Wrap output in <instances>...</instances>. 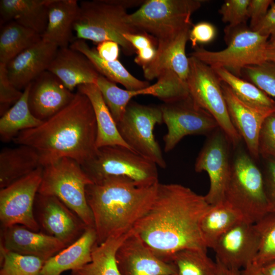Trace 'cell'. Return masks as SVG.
Returning <instances> with one entry per match:
<instances>
[{"instance_id":"cell-50","label":"cell","mask_w":275,"mask_h":275,"mask_svg":"<svg viewBox=\"0 0 275 275\" xmlns=\"http://www.w3.org/2000/svg\"><path fill=\"white\" fill-rule=\"evenodd\" d=\"M240 275H265L263 272L261 267L253 262L250 263L240 270Z\"/></svg>"},{"instance_id":"cell-9","label":"cell","mask_w":275,"mask_h":275,"mask_svg":"<svg viewBox=\"0 0 275 275\" xmlns=\"http://www.w3.org/2000/svg\"><path fill=\"white\" fill-rule=\"evenodd\" d=\"M81 167L93 183L115 176L129 178L141 186L159 183L155 163L121 146L98 148L94 157Z\"/></svg>"},{"instance_id":"cell-7","label":"cell","mask_w":275,"mask_h":275,"mask_svg":"<svg viewBox=\"0 0 275 275\" xmlns=\"http://www.w3.org/2000/svg\"><path fill=\"white\" fill-rule=\"evenodd\" d=\"M203 1L148 0L128 14L129 23L157 42L170 40L191 26V16Z\"/></svg>"},{"instance_id":"cell-15","label":"cell","mask_w":275,"mask_h":275,"mask_svg":"<svg viewBox=\"0 0 275 275\" xmlns=\"http://www.w3.org/2000/svg\"><path fill=\"white\" fill-rule=\"evenodd\" d=\"M35 210L40 228L67 246L76 241L88 227L73 211L53 196L37 194Z\"/></svg>"},{"instance_id":"cell-26","label":"cell","mask_w":275,"mask_h":275,"mask_svg":"<svg viewBox=\"0 0 275 275\" xmlns=\"http://www.w3.org/2000/svg\"><path fill=\"white\" fill-rule=\"evenodd\" d=\"M49 0H1V22H15L41 36L48 22Z\"/></svg>"},{"instance_id":"cell-54","label":"cell","mask_w":275,"mask_h":275,"mask_svg":"<svg viewBox=\"0 0 275 275\" xmlns=\"http://www.w3.org/2000/svg\"><path fill=\"white\" fill-rule=\"evenodd\" d=\"M274 63H275V62H274Z\"/></svg>"},{"instance_id":"cell-17","label":"cell","mask_w":275,"mask_h":275,"mask_svg":"<svg viewBox=\"0 0 275 275\" xmlns=\"http://www.w3.org/2000/svg\"><path fill=\"white\" fill-rule=\"evenodd\" d=\"M116 258L122 275H178L173 263L158 257L132 231L119 246Z\"/></svg>"},{"instance_id":"cell-41","label":"cell","mask_w":275,"mask_h":275,"mask_svg":"<svg viewBox=\"0 0 275 275\" xmlns=\"http://www.w3.org/2000/svg\"><path fill=\"white\" fill-rule=\"evenodd\" d=\"M250 0H226L219 13L222 21L228 23L225 32H228L245 24L249 19L248 7Z\"/></svg>"},{"instance_id":"cell-32","label":"cell","mask_w":275,"mask_h":275,"mask_svg":"<svg viewBox=\"0 0 275 275\" xmlns=\"http://www.w3.org/2000/svg\"><path fill=\"white\" fill-rule=\"evenodd\" d=\"M241 221V215L224 202L210 206L203 216L200 230L207 247L212 248L217 240Z\"/></svg>"},{"instance_id":"cell-42","label":"cell","mask_w":275,"mask_h":275,"mask_svg":"<svg viewBox=\"0 0 275 275\" xmlns=\"http://www.w3.org/2000/svg\"><path fill=\"white\" fill-rule=\"evenodd\" d=\"M124 37L136 51L134 62L137 64L143 67L154 59L157 48L152 38L148 34L144 32L127 33L124 34Z\"/></svg>"},{"instance_id":"cell-33","label":"cell","mask_w":275,"mask_h":275,"mask_svg":"<svg viewBox=\"0 0 275 275\" xmlns=\"http://www.w3.org/2000/svg\"><path fill=\"white\" fill-rule=\"evenodd\" d=\"M130 232L123 236L109 238L100 244L96 243L92 249L91 261L81 268L72 271V275H122L116 255Z\"/></svg>"},{"instance_id":"cell-25","label":"cell","mask_w":275,"mask_h":275,"mask_svg":"<svg viewBox=\"0 0 275 275\" xmlns=\"http://www.w3.org/2000/svg\"><path fill=\"white\" fill-rule=\"evenodd\" d=\"M48 7V22L42 40L59 48L69 47L79 3L76 0H49Z\"/></svg>"},{"instance_id":"cell-2","label":"cell","mask_w":275,"mask_h":275,"mask_svg":"<svg viewBox=\"0 0 275 275\" xmlns=\"http://www.w3.org/2000/svg\"><path fill=\"white\" fill-rule=\"evenodd\" d=\"M97 125L88 98L77 91L65 107L39 126L20 132L13 140L40 154L42 166L62 158L81 166L95 155Z\"/></svg>"},{"instance_id":"cell-10","label":"cell","mask_w":275,"mask_h":275,"mask_svg":"<svg viewBox=\"0 0 275 275\" xmlns=\"http://www.w3.org/2000/svg\"><path fill=\"white\" fill-rule=\"evenodd\" d=\"M188 61L189 72L186 82L189 96L195 104L214 118L228 140L235 147L241 138L231 120L221 81L207 65L192 56Z\"/></svg>"},{"instance_id":"cell-40","label":"cell","mask_w":275,"mask_h":275,"mask_svg":"<svg viewBox=\"0 0 275 275\" xmlns=\"http://www.w3.org/2000/svg\"><path fill=\"white\" fill-rule=\"evenodd\" d=\"M242 73L252 83L275 98V63L266 61L260 65L248 66Z\"/></svg>"},{"instance_id":"cell-51","label":"cell","mask_w":275,"mask_h":275,"mask_svg":"<svg viewBox=\"0 0 275 275\" xmlns=\"http://www.w3.org/2000/svg\"><path fill=\"white\" fill-rule=\"evenodd\" d=\"M216 262L217 267L216 275H240V270L231 269L217 261Z\"/></svg>"},{"instance_id":"cell-47","label":"cell","mask_w":275,"mask_h":275,"mask_svg":"<svg viewBox=\"0 0 275 275\" xmlns=\"http://www.w3.org/2000/svg\"><path fill=\"white\" fill-rule=\"evenodd\" d=\"M252 30L270 36L269 40H275V1H272L265 16Z\"/></svg>"},{"instance_id":"cell-49","label":"cell","mask_w":275,"mask_h":275,"mask_svg":"<svg viewBox=\"0 0 275 275\" xmlns=\"http://www.w3.org/2000/svg\"><path fill=\"white\" fill-rule=\"evenodd\" d=\"M119 46L115 41L107 40L98 43L96 50L102 59L106 61H114L118 60Z\"/></svg>"},{"instance_id":"cell-30","label":"cell","mask_w":275,"mask_h":275,"mask_svg":"<svg viewBox=\"0 0 275 275\" xmlns=\"http://www.w3.org/2000/svg\"><path fill=\"white\" fill-rule=\"evenodd\" d=\"M213 69L219 80L229 86L246 105L267 115L275 112V101L256 85L240 78L225 68Z\"/></svg>"},{"instance_id":"cell-39","label":"cell","mask_w":275,"mask_h":275,"mask_svg":"<svg viewBox=\"0 0 275 275\" xmlns=\"http://www.w3.org/2000/svg\"><path fill=\"white\" fill-rule=\"evenodd\" d=\"M259 238L253 263L259 266L275 260V212H269L254 224Z\"/></svg>"},{"instance_id":"cell-20","label":"cell","mask_w":275,"mask_h":275,"mask_svg":"<svg viewBox=\"0 0 275 275\" xmlns=\"http://www.w3.org/2000/svg\"><path fill=\"white\" fill-rule=\"evenodd\" d=\"M59 48L41 40L27 48L7 65L9 79L23 91L41 73L47 71Z\"/></svg>"},{"instance_id":"cell-13","label":"cell","mask_w":275,"mask_h":275,"mask_svg":"<svg viewBox=\"0 0 275 275\" xmlns=\"http://www.w3.org/2000/svg\"><path fill=\"white\" fill-rule=\"evenodd\" d=\"M163 123L167 127L163 136L164 151H172L188 135L207 134L217 129L218 125L207 112L198 106L190 97L161 106Z\"/></svg>"},{"instance_id":"cell-24","label":"cell","mask_w":275,"mask_h":275,"mask_svg":"<svg viewBox=\"0 0 275 275\" xmlns=\"http://www.w3.org/2000/svg\"><path fill=\"white\" fill-rule=\"evenodd\" d=\"M97 235L93 227H87L74 242L46 260L40 275H61L65 271L78 269L91 261Z\"/></svg>"},{"instance_id":"cell-8","label":"cell","mask_w":275,"mask_h":275,"mask_svg":"<svg viewBox=\"0 0 275 275\" xmlns=\"http://www.w3.org/2000/svg\"><path fill=\"white\" fill-rule=\"evenodd\" d=\"M226 34L228 45L225 49L213 51L197 46L190 56L213 69L224 68L238 76L245 67L267 61L268 36L241 26Z\"/></svg>"},{"instance_id":"cell-36","label":"cell","mask_w":275,"mask_h":275,"mask_svg":"<svg viewBox=\"0 0 275 275\" xmlns=\"http://www.w3.org/2000/svg\"><path fill=\"white\" fill-rule=\"evenodd\" d=\"M156 82L136 91L137 96L149 95L156 97L163 103H169L185 99L189 96L186 81L171 71L163 72Z\"/></svg>"},{"instance_id":"cell-28","label":"cell","mask_w":275,"mask_h":275,"mask_svg":"<svg viewBox=\"0 0 275 275\" xmlns=\"http://www.w3.org/2000/svg\"><path fill=\"white\" fill-rule=\"evenodd\" d=\"M77 88V91L88 98L93 107L97 125V148L121 146L131 149L121 137L98 87L91 84L82 85Z\"/></svg>"},{"instance_id":"cell-38","label":"cell","mask_w":275,"mask_h":275,"mask_svg":"<svg viewBox=\"0 0 275 275\" xmlns=\"http://www.w3.org/2000/svg\"><path fill=\"white\" fill-rule=\"evenodd\" d=\"M45 262L38 257L19 254L1 248L0 275H40Z\"/></svg>"},{"instance_id":"cell-3","label":"cell","mask_w":275,"mask_h":275,"mask_svg":"<svg viewBox=\"0 0 275 275\" xmlns=\"http://www.w3.org/2000/svg\"><path fill=\"white\" fill-rule=\"evenodd\" d=\"M158 183L141 186L129 178L115 176L88 185L86 197L93 216L96 244L131 232L151 207Z\"/></svg>"},{"instance_id":"cell-35","label":"cell","mask_w":275,"mask_h":275,"mask_svg":"<svg viewBox=\"0 0 275 275\" xmlns=\"http://www.w3.org/2000/svg\"><path fill=\"white\" fill-rule=\"evenodd\" d=\"M206 251L185 249L173 254L169 262L173 263L178 275H216L217 263L207 255Z\"/></svg>"},{"instance_id":"cell-29","label":"cell","mask_w":275,"mask_h":275,"mask_svg":"<svg viewBox=\"0 0 275 275\" xmlns=\"http://www.w3.org/2000/svg\"><path fill=\"white\" fill-rule=\"evenodd\" d=\"M69 47L85 55L99 74L108 80L119 83L126 90L134 91L148 87V82L136 78L118 60L109 61L102 59L94 48H91L85 40L76 39Z\"/></svg>"},{"instance_id":"cell-27","label":"cell","mask_w":275,"mask_h":275,"mask_svg":"<svg viewBox=\"0 0 275 275\" xmlns=\"http://www.w3.org/2000/svg\"><path fill=\"white\" fill-rule=\"evenodd\" d=\"M42 167L39 152L34 148L18 145L4 148L0 153V187H6Z\"/></svg>"},{"instance_id":"cell-14","label":"cell","mask_w":275,"mask_h":275,"mask_svg":"<svg viewBox=\"0 0 275 275\" xmlns=\"http://www.w3.org/2000/svg\"><path fill=\"white\" fill-rule=\"evenodd\" d=\"M227 140L223 132H214L205 143L195 163L196 172L205 171L209 176L210 187L204 197L211 206L225 201L231 168Z\"/></svg>"},{"instance_id":"cell-46","label":"cell","mask_w":275,"mask_h":275,"mask_svg":"<svg viewBox=\"0 0 275 275\" xmlns=\"http://www.w3.org/2000/svg\"><path fill=\"white\" fill-rule=\"evenodd\" d=\"M272 0H250L248 13L250 19V29L253 30L266 14Z\"/></svg>"},{"instance_id":"cell-45","label":"cell","mask_w":275,"mask_h":275,"mask_svg":"<svg viewBox=\"0 0 275 275\" xmlns=\"http://www.w3.org/2000/svg\"><path fill=\"white\" fill-rule=\"evenodd\" d=\"M216 30L211 23L202 21L194 25L189 32L188 39L194 48L198 44L208 43L213 40Z\"/></svg>"},{"instance_id":"cell-22","label":"cell","mask_w":275,"mask_h":275,"mask_svg":"<svg viewBox=\"0 0 275 275\" xmlns=\"http://www.w3.org/2000/svg\"><path fill=\"white\" fill-rule=\"evenodd\" d=\"M47 71L72 92L82 85L95 84L99 75L85 55L69 46L58 49Z\"/></svg>"},{"instance_id":"cell-11","label":"cell","mask_w":275,"mask_h":275,"mask_svg":"<svg viewBox=\"0 0 275 275\" xmlns=\"http://www.w3.org/2000/svg\"><path fill=\"white\" fill-rule=\"evenodd\" d=\"M162 123L160 106L130 101L117 125L121 137L133 151L165 169L167 163L154 134L155 126Z\"/></svg>"},{"instance_id":"cell-1","label":"cell","mask_w":275,"mask_h":275,"mask_svg":"<svg viewBox=\"0 0 275 275\" xmlns=\"http://www.w3.org/2000/svg\"><path fill=\"white\" fill-rule=\"evenodd\" d=\"M210 206L204 196L187 187L159 183L151 207L132 231L167 262L173 254L181 250L207 251L200 222Z\"/></svg>"},{"instance_id":"cell-43","label":"cell","mask_w":275,"mask_h":275,"mask_svg":"<svg viewBox=\"0 0 275 275\" xmlns=\"http://www.w3.org/2000/svg\"><path fill=\"white\" fill-rule=\"evenodd\" d=\"M23 93L11 82L6 64L0 63V113L2 116L21 98Z\"/></svg>"},{"instance_id":"cell-21","label":"cell","mask_w":275,"mask_h":275,"mask_svg":"<svg viewBox=\"0 0 275 275\" xmlns=\"http://www.w3.org/2000/svg\"><path fill=\"white\" fill-rule=\"evenodd\" d=\"M190 30V28L185 29L170 40L157 42L154 59L142 67L147 79L158 78L163 72L169 70L186 81L189 72V64L185 47Z\"/></svg>"},{"instance_id":"cell-37","label":"cell","mask_w":275,"mask_h":275,"mask_svg":"<svg viewBox=\"0 0 275 275\" xmlns=\"http://www.w3.org/2000/svg\"><path fill=\"white\" fill-rule=\"evenodd\" d=\"M95 85L99 89L114 119L118 123L122 120L131 99L135 96L134 90L121 89L116 83L100 74Z\"/></svg>"},{"instance_id":"cell-4","label":"cell","mask_w":275,"mask_h":275,"mask_svg":"<svg viewBox=\"0 0 275 275\" xmlns=\"http://www.w3.org/2000/svg\"><path fill=\"white\" fill-rule=\"evenodd\" d=\"M126 8L115 0L81 1L74 24L77 39L99 43L111 40L121 46L124 53L132 54L135 49L124 37L127 33L141 32L128 21Z\"/></svg>"},{"instance_id":"cell-16","label":"cell","mask_w":275,"mask_h":275,"mask_svg":"<svg viewBox=\"0 0 275 275\" xmlns=\"http://www.w3.org/2000/svg\"><path fill=\"white\" fill-rule=\"evenodd\" d=\"M259 244V235L254 224L241 221L223 234L212 249L216 254V261L240 270L253 262Z\"/></svg>"},{"instance_id":"cell-52","label":"cell","mask_w":275,"mask_h":275,"mask_svg":"<svg viewBox=\"0 0 275 275\" xmlns=\"http://www.w3.org/2000/svg\"><path fill=\"white\" fill-rule=\"evenodd\" d=\"M267 61L275 62V40H269L266 49Z\"/></svg>"},{"instance_id":"cell-18","label":"cell","mask_w":275,"mask_h":275,"mask_svg":"<svg viewBox=\"0 0 275 275\" xmlns=\"http://www.w3.org/2000/svg\"><path fill=\"white\" fill-rule=\"evenodd\" d=\"M75 94L47 70L31 84L29 107L35 117L44 121L69 104Z\"/></svg>"},{"instance_id":"cell-34","label":"cell","mask_w":275,"mask_h":275,"mask_svg":"<svg viewBox=\"0 0 275 275\" xmlns=\"http://www.w3.org/2000/svg\"><path fill=\"white\" fill-rule=\"evenodd\" d=\"M41 40L35 31L10 21L0 33V63L7 65L21 52Z\"/></svg>"},{"instance_id":"cell-12","label":"cell","mask_w":275,"mask_h":275,"mask_svg":"<svg viewBox=\"0 0 275 275\" xmlns=\"http://www.w3.org/2000/svg\"><path fill=\"white\" fill-rule=\"evenodd\" d=\"M43 167L0 190V221L2 228L20 225L34 231L40 226L34 204L41 182Z\"/></svg>"},{"instance_id":"cell-23","label":"cell","mask_w":275,"mask_h":275,"mask_svg":"<svg viewBox=\"0 0 275 275\" xmlns=\"http://www.w3.org/2000/svg\"><path fill=\"white\" fill-rule=\"evenodd\" d=\"M222 88L231 120L245 143L252 156H259L258 141L265 119L269 115L260 113L241 101L230 88L221 81Z\"/></svg>"},{"instance_id":"cell-53","label":"cell","mask_w":275,"mask_h":275,"mask_svg":"<svg viewBox=\"0 0 275 275\" xmlns=\"http://www.w3.org/2000/svg\"><path fill=\"white\" fill-rule=\"evenodd\" d=\"M261 267L265 275H275V260Z\"/></svg>"},{"instance_id":"cell-31","label":"cell","mask_w":275,"mask_h":275,"mask_svg":"<svg viewBox=\"0 0 275 275\" xmlns=\"http://www.w3.org/2000/svg\"><path fill=\"white\" fill-rule=\"evenodd\" d=\"M31 84L23 91L19 100L1 116L0 138L2 142L13 141L20 132L35 128L43 122L35 117L30 109L28 99Z\"/></svg>"},{"instance_id":"cell-44","label":"cell","mask_w":275,"mask_h":275,"mask_svg":"<svg viewBox=\"0 0 275 275\" xmlns=\"http://www.w3.org/2000/svg\"><path fill=\"white\" fill-rule=\"evenodd\" d=\"M259 153L275 160V112L264 121L259 136Z\"/></svg>"},{"instance_id":"cell-19","label":"cell","mask_w":275,"mask_h":275,"mask_svg":"<svg viewBox=\"0 0 275 275\" xmlns=\"http://www.w3.org/2000/svg\"><path fill=\"white\" fill-rule=\"evenodd\" d=\"M1 248L21 255L38 257L46 261L67 247L56 237L15 225L2 228Z\"/></svg>"},{"instance_id":"cell-5","label":"cell","mask_w":275,"mask_h":275,"mask_svg":"<svg viewBox=\"0 0 275 275\" xmlns=\"http://www.w3.org/2000/svg\"><path fill=\"white\" fill-rule=\"evenodd\" d=\"M243 221L255 224L269 212L262 174L252 158L239 152L231 164L225 201Z\"/></svg>"},{"instance_id":"cell-6","label":"cell","mask_w":275,"mask_h":275,"mask_svg":"<svg viewBox=\"0 0 275 275\" xmlns=\"http://www.w3.org/2000/svg\"><path fill=\"white\" fill-rule=\"evenodd\" d=\"M92 183L79 163L69 158H62L43 167L38 194L57 198L88 227L94 228L86 193L87 186Z\"/></svg>"},{"instance_id":"cell-48","label":"cell","mask_w":275,"mask_h":275,"mask_svg":"<svg viewBox=\"0 0 275 275\" xmlns=\"http://www.w3.org/2000/svg\"><path fill=\"white\" fill-rule=\"evenodd\" d=\"M264 180L269 212H275V160L273 159L268 162L266 179Z\"/></svg>"}]
</instances>
